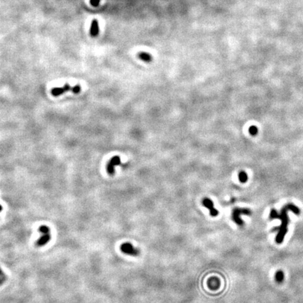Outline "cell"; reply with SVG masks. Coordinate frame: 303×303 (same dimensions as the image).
I'll list each match as a JSON object with an SVG mask.
<instances>
[{
  "label": "cell",
  "instance_id": "cell-1",
  "mask_svg": "<svg viewBox=\"0 0 303 303\" xmlns=\"http://www.w3.org/2000/svg\"><path fill=\"white\" fill-rule=\"evenodd\" d=\"M292 211L296 215H299L300 213V210L296 206L292 204V203H288L282 208L281 212L278 213L275 209H272L270 212V218L271 219L279 218L281 221V225L279 227L276 228L278 230V234L276 237L275 241L277 243H281L283 242L284 237L288 232V225L289 219L288 216V211Z\"/></svg>",
  "mask_w": 303,
  "mask_h": 303
},
{
  "label": "cell",
  "instance_id": "cell-2",
  "mask_svg": "<svg viewBox=\"0 0 303 303\" xmlns=\"http://www.w3.org/2000/svg\"><path fill=\"white\" fill-rule=\"evenodd\" d=\"M38 232L41 234L40 237L36 241V245L39 247L47 245L51 239V231L47 225H41L38 229Z\"/></svg>",
  "mask_w": 303,
  "mask_h": 303
},
{
  "label": "cell",
  "instance_id": "cell-3",
  "mask_svg": "<svg viewBox=\"0 0 303 303\" xmlns=\"http://www.w3.org/2000/svg\"><path fill=\"white\" fill-rule=\"evenodd\" d=\"M251 215V211L246 208H235L232 211V220L238 225L241 226L243 225V221L241 220V215Z\"/></svg>",
  "mask_w": 303,
  "mask_h": 303
},
{
  "label": "cell",
  "instance_id": "cell-4",
  "mask_svg": "<svg viewBox=\"0 0 303 303\" xmlns=\"http://www.w3.org/2000/svg\"><path fill=\"white\" fill-rule=\"evenodd\" d=\"M71 91L72 92L74 93H79L81 91V87L79 85H76L75 86L71 87L68 84H66L62 88H54L51 90V93L53 96H58V95L62 94V93H64L66 91Z\"/></svg>",
  "mask_w": 303,
  "mask_h": 303
},
{
  "label": "cell",
  "instance_id": "cell-5",
  "mask_svg": "<svg viewBox=\"0 0 303 303\" xmlns=\"http://www.w3.org/2000/svg\"><path fill=\"white\" fill-rule=\"evenodd\" d=\"M121 252L125 253V254L131 255V256H137L139 255V251L136 249L130 243H124L121 245L120 247Z\"/></svg>",
  "mask_w": 303,
  "mask_h": 303
},
{
  "label": "cell",
  "instance_id": "cell-6",
  "mask_svg": "<svg viewBox=\"0 0 303 303\" xmlns=\"http://www.w3.org/2000/svg\"><path fill=\"white\" fill-rule=\"evenodd\" d=\"M121 164V159L119 156H114L110 159L109 163L107 165L106 169L108 171V174L112 176L114 173V166Z\"/></svg>",
  "mask_w": 303,
  "mask_h": 303
},
{
  "label": "cell",
  "instance_id": "cell-7",
  "mask_svg": "<svg viewBox=\"0 0 303 303\" xmlns=\"http://www.w3.org/2000/svg\"><path fill=\"white\" fill-rule=\"evenodd\" d=\"M202 204L210 211V214L211 216L215 217L218 215V211L214 208V204H213L212 200L209 199V198H204L203 201H202Z\"/></svg>",
  "mask_w": 303,
  "mask_h": 303
},
{
  "label": "cell",
  "instance_id": "cell-8",
  "mask_svg": "<svg viewBox=\"0 0 303 303\" xmlns=\"http://www.w3.org/2000/svg\"><path fill=\"white\" fill-rule=\"evenodd\" d=\"M99 33V25H98V21L96 19H94L93 20L92 23H91V29H90V35L91 37H97Z\"/></svg>",
  "mask_w": 303,
  "mask_h": 303
},
{
  "label": "cell",
  "instance_id": "cell-9",
  "mask_svg": "<svg viewBox=\"0 0 303 303\" xmlns=\"http://www.w3.org/2000/svg\"><path fill=\"white\" fill-rule=\"evenodd\" d=\"M138 58L140 59V60H143L145 62H150L152 60V56L150 53H146V52H140L138 54Z\"/></svg>",
  "mask_w": 303,
  "mask_h": 303
},
{
  "label": "cell",
  "instance_id": "cell-10",
  "mask_svg": "<svg viewBox=\"0 0 303 303\" xmlns=\"http://www.w3.org/2000/svg\"><path fill=\"white\" fill-rule=\"evenodd\" d=\"M248 179H249V177H248L247 173L245 172V171H241L239 173V180L242 183H245L248 181Z\"/></svg>",
  "mask_w": 303,
  "mask_h": 303
},
{
  "label": "cell",
  "instance_id": "cell-11",
  "mask_svg": "<svg viewBox=\"0 0 303 303\" xmlns=\"http://www.w3.org/2000/svg\"><path fill=\"white\" fill-rule=\"evenodd\" d=\"M209 287L212 289H216L218 288L219 286H220V283H219V281L217 279H213L212 280H210L209 282Z\"/></svg>",
  "mask_w": 303,
  "mask_h": 303
},
{
  "label": "cell",
  "instance_id": "cell-12",
  "mask_svg": "<svg viewBox=\"0 0 303 303\" xmlns=\"http://www.w3.org/2000/svg\"><path fill=\"white\" fill-rule=\"evenodd\" d=\"M284 279V274L282 271H278L275 274V279L278 283H281Z\"/></svg>",
  "mask_w": 303,
  "mask_h": 303
},
{
  "label": "cell",
  "instance_id": "cell-13",
  "mask_svg": "<svg viewBox=\"0 0 303 303\" xmlns=\"http://www.w3.org/2000/svg\"><path fill=\"white\" fill-rule=\"evenodd\" d=\"M249 132L251 135V136H256L258 133V127L255 126H251L249 127Z\"/></svg>",
  "mask_w": 303,
  "mask_h": 303
},
{
  "label": "cell",
  "instance_id": "cell-14",
  "mask_svg": "<svg viewBox=\"0 0 303 303\" xmlns=\"http://www.w3.org/2000/svg\"><path fill=\"white\" fill-rule=\"evenodd\" d=\"M6 281H7V275L0 267V285H2Z\"/></svg>",
  "mask_w": 303,
  "mask_h": 303
},
{
  "label": "cell",
  "instance_id": "cell-15",
  "mask_svg": "<svg viewBox=\"0 0 303 303\" xmlns=\"http://www.w3.org/2000/svg\"><path fill=\"white\" fill-rule=\"evenodd\" d=\"M100 0H90V4L93 7H98L100 4Z\"/></svg>",
  "mask_w": 303,
  "mask_h": 303
},
{
  "label": "cell",
  "instance_id": "cell-16",
  "mask_svg": "<svg viewBox=\"0 0 303 303\" xmlns=\"http://www.w3.org/2000/svg\"><path fill=\"white\" fill-rule=\"evenodd\" d=\"M2 210H3V207H2V206H1V204H0V213H1V211H2Z\"/></svg>",
  "mask_w": 303,
  "mask_h": 303
}]
</instances>
